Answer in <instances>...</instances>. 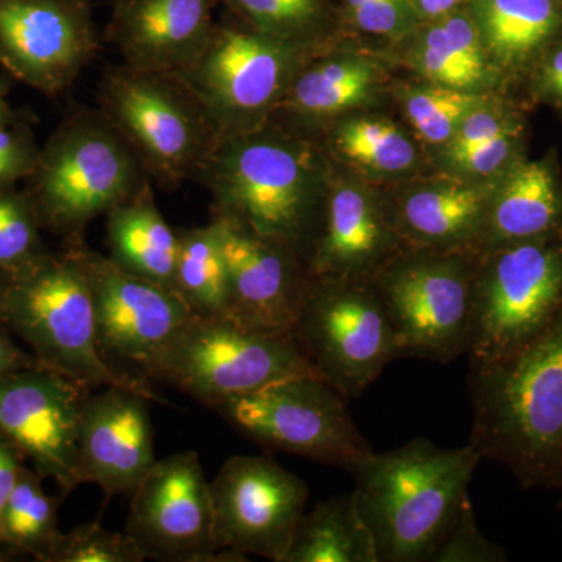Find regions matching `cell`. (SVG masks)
Segmentation results:
<instances>
[{"instance_id":"2","label":"cell","mask_w":562,"mask_h":562,"mask_svg":"<svg viewBox=\"0 0 562 562\" xmlns=\"http://www.w3.org/2000/svg\"><path fill=\"white\" fill-rule=\"evenodd\" d=\"M482 460L471 443L442 449L417 438L355 462L351 494L379 562H430Z\"/></svg>"},{"instance_id":"18","label":"cell","mask_w":562,"mask_h":562,"mask_svg":"<svg viewBox=\"0 0 562 562\" xmlns=\"http://www.w3.org/2000/svg\"><path fill=\"white\" fill-rule=\"evenodd\" d=\"M149 395L110 384L91 390L81 405L77 472L106 497L132 495L157 462Z\"/></svg>"},{"instance_id":"10","label":"cell","mask_w":562,"mask_h":562,"mask_svg":"<svg viewBox=\"0 0 562 562\" xmlns=\"http://www.w3.org/2000/svg\"><path fill=\"white\" fill-rule=\"evenodd\" d=\"M251 441L349 471L372 453L347 409L346 397L317 375H297L214 406Z\"/></svg>"},{"instance_id":"32","label":"cell","mask_w":562,"mask_h":562,"mask_svg":"<svg viewBox=\"0 0 562 562\" xmlns=\"http://www.w3.org/2000/svg\"><path fill=\"white\" fill-rule=\"evenodd\" d=\"M43 228L29 192L0 188V272L11 276L46 254Z\"/></svg>"},{"instance_id":"17","label":"cell","mask_w":562,"mask_h":562,"mask_svg":"<svg viewBox=\"0 0 562 562\" xmlns=\"http://www.w3.org/2000/svg\"><path fill=\"white\" fill-rule=\"evenodd\" d=\"M98 49L88 0H0V63L22 83L57 94Z\"/></svg>"},{"instance_id":"7","label":"cell","mask_w":562,"mask_h":562,"mask_svg":"<svg viewBox=\"0 0 562 562\" xmlns=\"http://www.w3.org/2000/svg\"><path fill=\"white\" fill-rule=\"evenodd\" d=\"M102 114L165 187L198 176L217 139L205 113L176 74L111 69L102 81Z\"/></svg>"},{"instance_id":"38","label":"cell","mask_w":562,"mask_h":562,"mask_svg":"<svg viewBox=\"0 0 562 562\" xmlns=\"http://www.w3.org/2000/svg\"><path fill=\"white\" fill-rule=\"evenodd\" d=\"M513 131H519V127L513 124L508 117L503 116L501 111L487 109V106H483V103H480L462 120L460 127L450 138V158L457 157L462 151L471 150L473 147L482 146V144L497 138L503 133Z\"/></svg>"},{"instance_id":"15","label":"cell","mask_w":562,"mask_h":562,"mask_svg":"<svg viewBox=\"0 0 562 562\" xmlns=\"http://www.w3.org/2000/svg\"><path fill=\"white\" fill-rule=\"evenodd\" d=\"M127 535L147 560L235 561L214 539L213 502L201 458L192 450L157 460L133 491Z\"/></svg>"},{"instance_id":"45","label":"cell","mask_w":562,"mask_h":562,"mask_svg":"<svg viewBox=\"0 0 562 562\" xmlns=\"http://www.w3.org/2000/svg\"><path fill=\"white\" fill-rule=\"evenodd\" d=\"M7 92H9V85L7 81L0 80V128L13 124V113H11L9 101H7Z\"/></svg>"},{"instance_id":"28","label":"cell","mask_w":562,"mask_h":562,"mask_svg":"<svg viewBox=\"0 0 562 562\" xmlns=\"http://www.w3.org/2000/svg\"><path fill=\"white\" fill-rule=\"evenodd\" d=\"M417 66L428 79L443 87L469 90L480 83L486 61L475 21L462 11L438 18L420 41Z\"/></svg>"},{"instance_id":"12","label":"cell","mask_w":562,"mask_h":562,"mask_svg":"<svg viewBox=\"0 0 562 562\" xmlns=\"http://www.w3.org/2000/svg\"><path fill=\"white\" fill-rule=\"evenodd\" d=\"M297 50L251 29L214 25L202 49L176 77L201 105L216 139L233 138L250 133L290 91Z\"/></svg>"},{"instance_id":"24","label":"cell","mask_w":562,"mask_h":562,"mask_svg":"<svg viewBox=\"0 0 562 562\" xmlns=\"http://www.w3.org/2000/svg\"><path fill=\"white\" fill-rule=\"evenodd\" d=\"M491 199L479 187L443 184L412 192L397 210V225L420 247H453L479 238Z\"/></svg>"},{"instance_id":"8","label":"cell","mask_w":562,"mask_h":562,"mask_svg":"<svg viewBox=\"0 0 562 562\" xmlns=\"http://www.w3.org/2000/svg\"><path fill=\"white\" fill-rule=\"evenodd\" d=\"M473 276L469 364L530 341L562 310V232L484 251Z\"/></svg>"},{"instance_id":"13","label":"cell","mask_w":562,"mask_h":562,"mask_svg":"<svg viewBox=\"0 0 562 562\" xmlns=\"http://www.w3.org/2000/svg\"><path fill=\"white\" fill-rule=\"evenodd\" d=\"M471 266L460 255H412L372 280L397 341L398 358L452 362L468 357L472 333Z\"/></svg>"},{"instance_id":"41","label":"cell","mask_w":562,"mask_h":562,"mask_svg":"<svg viewBox=\"0 0 562 562\" xmlns=\"http://www.w3.org/2000/svg\"><path fill=\"white\" fill-rule=\"evenodd\" d=\"M25 458L22 457L20 450L13 446L0 432V550L2 549V520L3 513H5L7 503L13 491L14 484H16L18 475L22 464H24ZM0 554H3L0 552Z\"/></svg>"},{"instance_id":"39","label":"cell","mask_w":562,"mask_h":562,"mask_svg":"<svg viewBox=\"0 0 562 562\" xmlns=\"http://www.w3.org/2000/svg\"><path fill=\"white\" fill-rule=\"evenodd\" d=\"M350 11L358 27L375 35L401 32L414 16L406 0H361Z\"/></svg>"},{"instance_id":"16","label":"cell","mask_w":562,"mask_h":562,"mask_svg":"<svg viewBox=\"0 0 562 562\" xmlns=\"http://www.w3.org/2000/svg\"><path fill=\"white\" fill-rule=\"evenodd\" d=\"M90 391L40 362L0 380V432L65 495L80 484L79 422Z\"/></svg>"},{"instance_id":"34","label":"cell","mask_w":562,"mask_h":562,"mask_svg":"<svg viewBox=\"0 0 562 562\" xmlns=\"http://www.w3.org/2000/svg\"><path fill=\"white\" fill-rule=\"evenodd\" d=\"M482 103L480 95L460 88L438 87L413 90L406 98V114L422 138L446 143L462 120Z\"/></svg>"},{"instance_id":"21","label":"cell","mask_w":562,"mask_h":562,"mask_svg":"<svg viewBox=\"0 0 562 562\" xmlns=\"http://www.w3.org/2000/svg\"><path fill=\"white\" fill-rule=\"evenodd\" d=\"M390 227L371 199L353 187L333 192L325 214L324 232L310 265L314 280L372 281L390 249Z\"/></svg>"},{"instance_id":"40","label":"cell","mask_w":562,"mask_h":562,"mask_svg":"<svg viewBox=\"0 0 562 562\" xmlns=\"http://www.w3.org/2000/svg\"><path fill=\"white\" fill-rule=\"evenodd\" d=\"M517 132L513 131L503 133L497 138L487 140L482 146L473 147L471 150L462 151L457 157L450 158L461 168L462 171L472 173H480V176H487L498 171L512 155L513 146L516 144Z\"/></svg>"},{"instance_id":"4","label":"cell","mask_w":562,"mask_h":562,"mask_svg":"<svg viewBox=\"0 0 562 562\" xmlns=\"http://www.w3.org/2000/svg\"><path fill=\"white\" fill-rule=\"evenodd\" d=\"M195 177L209 188L214 217L301 249L316 203L305 151L250 132L217 140Z\"/></svg>"},{"instance_id":"26","label":"cell","mask_w":562,"mask_h":562,"mask_svg":"<svg viewBox=\"0 0 562 562\" xmlns=\"http://www.w3.org/2000/svg\"><path fill=\"white\" fill-rule=\"evenodd\" d=\"M484 49L503 65L530 58L560 25L558 0H475Z\"/></svg>"},{"instance_id":"5","label":"cell","mask_w":562,"mask_h":562,"mask_svg":"<svg viewBox=\"0 0 562 562\" xmlns=\"http://www.w3.org/2000/svg\"><path fill=\"white\" fill-rule=\"evenodd\" d=\"M143 169L103 114H77L40 150L29 194L43 227L76 241L91 221L147 183Z\"/></svg>"},{"instance_id":"25","label":"cell","mask_w":562,"mask_h":562,"mask_svg":"<svg viewBox=\"0 0 562 562\" xmlns=\"http://www.w3.org/2000/svg\"><path fill=\"white\" fill-rule=\"evenodd\" d=\"M283 562H379L353 494L319 502L303 514Z\"/></svg>"},{"instance_id":"47","label":"cell","mask_w":562,"mask_h":562,"mask_svg":"<svg viewBox=\"0 0 562 562\" xmlns=\"http://www.w3.org/2000/svg\"><path fill=\"white\" fill-rule=\"evenodd\" d=\"M560 491L562 492V486H561ZM560 508L562 509V495H561V501H560Z\"/></svg>"},{"instance_id":"43","label":"cell","mask_w":562,"mask_h":562,"mask_svg":"<svg viewBox=\"0 0 562 562\" xmlns=\"http://www.w3.org/2000/svg\"><path fill=\"white\" fill-rule=\"evenodd\" d=\"M541 85L549 98L562 103V46L543 65Z\"/></svg>"},{"instance_id":"44","label":"cell","mask_w":562,"mask_h":562,"mask_svg":"<svg viewBox=\"0 0 562 562\" xmlns=\"http://www.w3.org/2000/svg\"><path fill=\"white\" fill-rule=\"evenodd\" d=\"M465 0H406L414 16L424 20H438L457 10L460 3Z\"/></svg>"},{"instance_id":"23","label":"cell","mask_w":562,"mask_h":562,"mask_svg":"<svg viewBox=\"0 0 562 562\" xmlns=\"http://www.w3.org/2000/svg\"><path fill=\"white\" fill-rule=\"evenodd\" d=\"M106 216L111 260L140 279L176 292L179 235L155 205L149 183Z\"/></svg>"},{"instance_id":"37","label":"cell","mask_w":562,"mask_h":562,"mask_svg":"<svg viewBox=\"0 0 562 562\" xmlns=\"http://www.w3.org/2000/svg\"><path fill=\"white\" fill-rule=\"evenodd\" d=\"M40 150L24 128H0V188H10L22 179H31Z\"/></svg>"},{"instance_id":"6","label":"cell","mask_w":562,"mask_h":562,"mask_svg":"<svg viewBox=\"0 0 562 562\" xmlns=\"http://www.w3.org/2000/svg\"><path fill=\"white\" fill-rule=\"evenodd\" d=\"M297 375L321 373L294 335L255 330L228 316H194L166 355L157 382H168L213 409Z\"/></svg>"},{"instance_id":"42","label":"cell","mask_w":562,"mask_h":562,"mask_svg":"<svg viewBox=\"0 0 562 562\" xmlns=\"http://www.w3.org/2000/svg\"><path fill=\"white\" fill-rule=\"evenodd\" d=\"M14 338L16 336L7 328L5 324L0 322V380L11 373L38 364L31 351L22 349Z\"/></svg>"},{"instance_id":"30","label":"cell","mask_w":562,"mask_h":562,"mask_svg":"<svg viewBox=\"0 0 562 562\" xmlns=\"http://www.w3.org/2000/svg\"><path fill=\"white\" fill-rule=\"evenodd\" d=\"M372 85L373 72L364 61L321 63L295 77L288 91V106L302 116H330L364 102Z\"/></svg>"},{"instance_id":"33","label":"cell","mask_w":562,"mask_h":562,"mask_svg":"<svg viewBox=\"0 0 562 562\" xmlns=\"http://www.w3.org/2000/svg\"><path fill=\"white\" fill-rule=\"evenodd\" d=\"M251 31L297 47L322 21L321 0H225Z\"/></svg>"},{"instance_id":"1","label":"cell","mask_w":562,"mask_h":562,"mask_svg":"<svg viewBox=\"0 0 562 562\" xmlns=\"http://www.w3.org/2000/svg\"><path fill=\"white\" fill-rule=\"evenodd\" d=\"M469 443L525 490L562 486V310L509 353L471 366Z\"/></svg>"},{"instance_id":"22","label":"cell","mask_w":562,"mask_h":562,"mask_svg":"<svg viewBox=\"0 0 562 562\" xmlns=\"http://www.w3.org/2000/svg\"><path fill=\"white\" fill-rule=\"evenodd\" d=\"M562 232V198L552 169L541 161L517 166L487 206L484 249Z\"/></svg>"},{"instance_id":"14","label":"cell","mask_w":562,"mask_h":562,"mask_svg":"<svg viewBox=\"0 0 562 562\" xmlns=\"http://www.w3.org/2000/svg\"><path fill=\"white\" fill-rule=\"evenodd\" d=\"M210 491L221 552L235 561L255 554L283 562L308 502L301 476L272 458L236 454L222 464Z\"/></svg>"},{"instance_id":"48","label":"cell","mask_w":562,"mask_h":562,"mask_svg":"<svg viewBox=\"0 0 562 562\" xmlns=\"http://www.w3.org/2000/svg\"><path fill=\"white\" fill-rule=\"evenodd\" d=\"M114 2H120V0H114Z\"/></svg>"},{"instance_id":"3","label":"cell","mask_w":562,"mask_h":562,"mask_svg":"<svg viewBox=\"0 0 562 562\" xmlns=\"http://www.w3.org/2000/svg\"><path fill=\"white\" fill-rule=\"evenodd\" d=\"M0 322L31 349L40 364L90 390L120 384L149 394L116 375L102 360L95 339L94 301L79 239L61 254L41 255L11 273L0 294Z\"/></svg>"},{"instance_id":"11","label":"cell","mask_w":562,"mask_h":562,"mask_svg":"<svg viewBox=\"0 0 562 562\" xmlns=\"http://www.w3.org/2000/svg\"><path fill=\"white\" fill-rule=\"evenodd\" d=\"M325 382L344 397H360L398 358L390 316L372 281L310 277L294 331Z\"/></svg>"},{"instance_id":"27","label":"cell","mask_w":562,"mask_h":562,"mask_svg":"<svg viewBox=\"0 0 562 562\" xmlns=\"http://www.w3.org/2000/svg\"><path fill=\"white\" fill-rule=\"evenodd\" d=\"M176 292L195 316H228V272L216 222L177 232Z\"/></svg>"},{"instance_id":"9","label":"cell","mask_w":562,"mask_h":562,"mask_svg":"<svg viewBox=\"0 0 562 562\" xmlns=\"http://www.w3.org/2000/svg\"><path fill=\"white\" fill-rule=\"evenodd\" d=\"M79 251L91 283L102 360L125 382L158 395L150 384L195 314L176 292L125 271L81 239Z\"/></svg>"},{"instance_id":"19","label":"cell","mask_w":562,"mask_h":562,"mask_svg":"<svg viewBox=\"0 0 562 562\" xmlns=\"http://www.w3.org/2000/svg\"><path fill=\"white\" fill-rule=\"evenodd\" d=\"M228 272V317L246 327L294 335L308 290L297 251L213 217Z\"/></svg>"},{"instance_id":"31","label":"cell","mask_w":562,"mask_h":562,"mask_svg":"<svg viewBox=\"0 0 562 562\" xmlns=\"http://www.w3.org/2000/svg\"><path fill=\"white\" fill-rule=\"evenodd\" d=\"M336 146L350 160L382 172H401L416 158L413 144L386 121H351L336 135Z\"/></svg>"},{"instance_id":"20","label":"cell","mask_w":562,"mask_h":562,"mask_svg":"<svg viewBox=\"0 0 562 562\" xmlns=\"http://www.w3.org/2000/svg\"><path fill=\"white\" fill-rule=\"evenodd\" d=\"M213 27V0H120L109 33L127 68L176 74L202 49Z\"/></svg>"},{"instance_id":"29","label":"cell","mask_w":562,"mask_h":562,"mask_svg":"<svg viewBox=\"0 0 562 562\" xmlns=\"http://www.w3.org/2000/svg\"><path fill=\"white\" fill-rule=\"evenodd\" d=\"M61 498L52 497L43 487V479L22 464L16 484L5 506L2 520V549L7 554H25L47 562L58 531Z\"/></svg>"},{"instance_id":"46","label":"cell","mask_w":562,"mask_h":562,"mask_svg":"<svg viewBox=\"0 0 562 562\" xmlns=\"http://www.w3.org/2000/svg\"><path fill=\"white\" fill-rule=\"evenodd\" d=\"M9 279L7 273L0 272V294H2L3 286H5V281Z\"/></svg>"},{"instance_id":"35","label":"cell","mask_w":562,"mask_h":562,"mask_svg":"<svg viewBox=\"0 0 562 562\" xmlns=\"http://www.w3.org/2000/svg\"><path fill=\"white\" fill-rule=\"evenodd\" d=\"M146 553L127 532L106 531L101 524L61 532L47 562H143Z\"/></svg>"},{"instance_id":"36","label":"cell","mask_w":562,"mask_h":562,"mask_svg":"<svg viewBox=\"0 0 562 562\" xmlns=\"http://www.w3.org/2000/svg\"><path fill=\"white\" fill-rule=\"evenodd\" d=\"M508 561L505 550L480 531L471 498L462 501L430 562H502Z\"/></svg>"}]
</instances>
